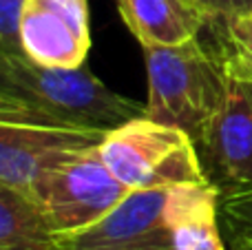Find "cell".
Instances as JSON below:
<instances>
[{"mask_svg":"<svg viewBox=\"0 0 252 250\" xmlns=\"http://www.w3.org/2000/svg\"><path fill=\"white\" fill-rule=\"evenodd\" d=\"M144 113L146 104L115 93L87 66H47L0 44V124L106 133Z\"/></svg>","mask_w":252,"mask_h":250,"instance_id":"6da1fadb","label":"cell"},{"mask_svg":"<svg viewBox=\"0 0 252 250\" xmlns=\"http://www.w3.org/2000/svg\"><path fill=\"white\" fill-rule=\"evenodd\" d=\"M146 60V118L177 126L192 142L219 109L228 75L208 44L192 38L173 47H142Z\"/></svg>","mask_w":252,"mask_h":250,"instance_id":"7a4b0ae2","label":"cell"},{"mask_svg":"<svg viewBox=\"0 0 252 250\" xmlns=\"http://www.w3.org/2000/svg\"><path fill=\"white\" fill-rule=\"evenodd\" d=\"M100 153L111 173L128 190L208 182L190 135L146 115L106 131Z\"/></svg>","mask_w":252,"mask_h":250,"instance_id":"3957f363","label":"cell"},{"mask_svg":"<svg viewBox=\"0 0 252 250\" xmlns=\"http://www.w3.org/2000/svg\"><path fill=\"white\" fill-rule=\"evenodd\" d=\"M128 193L102 159L100 146H93L44 173L31 199L53 233L62 237L95 224Z\"/></svg>","mask_w":252,"mask_h":250,"instance_id":"277c9868","label":"cell"},{"mask_svg":"<svg viewBox=\"0 0 252 250\" xmlns=\"http://www.w3.org/2000/svg\"><path fill=\"white\" fill-rule=\"evenodd\" d=\"M204 175L219 197L252 190V82L228 75L219 109L195 142Z\"/></svg>","mask_w":252,"mask_h":250,"instance_id":"5b68a950","label":"cell"},{"mask_svg":"<svg viewBox=\"0 0 252 250\" xmlns=\"http://www.w3.org/2000/svg\"><path fill=\"white\" fill-rule=\"evenodd\" d=\"M166 195L168 188L130 190L95 224L62 235L58 250H173Z\"/></svg>","mask_w":252,"mask_h":250,"instance_id":"8992f818","label":"cell"},{"mask_svg":"<svg viewBox=\"0 0 252 250\" xmlns=\"http://www.w3.org/2000/svg\"><path fill=\"white\" fill-rule=\"evenodd\" d=\"M20 47L31 60L60 69L84 66L91 49L87 0H25Z\"/></svg>","mask_w":252,"mask_h":250,"instance_id":"52a82bcc","label":"cell"},{"mask_svg":"<svg viewBox=\"0 0 252 250\" xmlns=\"http://www.w3.org/2000/svg\"><path fill=\"white\" fill-rule=\"evenodd\" d=\"M106 133L0 124V182L31 197L47 171L64 159L100 146Z\"/></svg>","mask_w":252,"mask_h":250,"instance_id":"ba28073f","label":"cell"},{"mask_svg":"<svg viewBox=\"0 0 252 250\" xmlns=\"http://www.w3.org/2000/svg\"><path fill=\"white\" fill-rule=\"evenodd\" d=\"M166 219L173 250H228L219 221V190L210 182L170 186Z\"/></svg>","mask_w":252,"mask_h":250,"instance_id":"9c48e42d","label":"cell"},{"mask_svg":"<svg viewBox=\"0 0 252 250\" xmlns=\"http://www.w3.org/2000/svg\"><path fill=\"white\" fill-rule=\"evenodd\" d=\"M118 13L142 47H173L199 38L208 13L192 0H115Z\"/></svg>","mask_w":252,"mask_h":250,"instance_id":"30bf717a","label":"cell"},{"mask_svg":"<svg viewBox=\"0 0 252 250\" xmlns=\"http://www.w3.org/2000/svg\"><path fill=\"white\" fill-rule=\"evenodd\" d=\"M58 242L38 204L0 182V250H58Z\"/></svg>","mask_w":252,"mask_h":250,"instance_id":"8fae6325","label":"cell"},{"mask_svg":"<svg viewBox=\"0 0 252 250\" xmlns=\"http://www.w3.org/2000/svg\"><path fill=\"white\" fill-rule=\"evenodd\" d=\"M208 44L219 58L226 75L252 82V11L228 18H210Z\"/></svg>","mask_w":252,"mask_h":250,"instance_id":"7c38bea8","label":"cell"},{"mask_svg":"<svg viewBox=\"0 0 252 250\" xmlns=\"http://www.w3.org/2000/svg\"><path fill=\"white\" fill-rule=\"evenodd\" d=\"M219 221L230 237L252 239V190L250 193L219 197Z\"/></svg>","mask_w":252,"mask_h":250,"instance_id":"4fadbf2b","label":"cell"},{"mask_svg":"<svg viewBox=\"0 0 252 250\" xmlns=\"http://www.w3.org/2000/svg\"><path fill=\"white\" fill-rule=\"evenodd\" d=\"M25 0H0V44L7 49L20 47V11Z\"/></svg>","mask_w":252,"mask_h":250,"instance_id":"5bb4252c","label":"cell"},{"mask_svg":"<svg viewBox=\"0 0 252 250\" xmlns=\"http://www.w3.org/2000/svg\"><path fill=\"white\" fill-rule=\"evenodd\" d=\"M192 2L204 9L208 18H228L252 11V0H192Z\"/></svg>","mask_w":252,"mask_h":250,"instance_id":"9a60e30c","label":"cell"},{"mask_svg":"<svg viewBox=\"0 0 252 250\" xmlns=\"http://www.w3.org/2000/svg\"><path fill=\"white\" fill-rule=\"evenodd\" d=\"M228 250H252L250 237H230L228 239Z\"/></svg>","mask_w":252,"mask_h":250,"instance_id":"2e32d148","label":"cell"}]
</instances>
